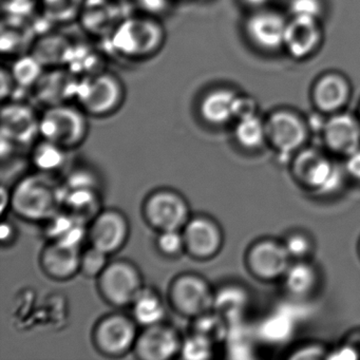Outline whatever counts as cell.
Instances as JSON below:
<instances>
[{
	"label": "cell",
	"instance_id": "obj_35",
	"mask_svg": "<svg viewBox=\"0 0 360 360\" xmlns=\"http://www.w3.org/2000/svg\"><path fill=\"white\" fill-rule=\"evenodd\" d=\"M198 334L210 339V335L214 337L219 336V330H221L220 322L216 317H210V316H203L202 319L199 320L197 324Z\"/></svg>",
	"mask_w": 360,
	"mask_h": 360
},
{
	"label": "cell",
	"instance_id": "obj_9",
	"mask_svg": "<svg viewBox=\"0 0 360 360\" xmlns=\"http://www.w3.org/2000/svg\"><path fill=\"white\" fill-rule=\"evenodd\" d=\"M265 128L266 138L283 155H290L300 148L307 139L304 124L298 117L286 111L274 113Z\"/></svg>",
	"mask_w": 360,
	"mask_h": 360
},
{
	"label": "cell",
	"instance_id": "obj_21",
	"mask_svg": "<svg viewBox=\"0 0 360 360\" xmlns=\"http://www.w3.org/2000/svg\"><path fill=\"white\" fill-rule=\"evenodd\" d=\"M349 87L345 79L337 75H328L316 84L314 102L323 112H334L347 103Z\"/></svg>",
	"mask_w": 360,
	"mask_h": 360
},
{
	"label": "cell",
	"instance_id": "obj_19",
	"mask_svg": "<svg viewBox=\"0 0 360 360\" xmlns=\"http://www.w3.org/2000/svg\"><path fill=\"white\" fill-rule=\"evenodd\" d=\"M81 256L75 246L54 242L41 257L44 269L54 278H68L81 267Z\"/></svg>",
	"mask_w": 360,
	"mask_h": 360
},
{
	"label": "cell",
	"instance_id": "obj_30",
	"mask_svg": "<svg viewBox=\"0 0 360 360\" xmlns=\"http://www.w3.org/2000/svg\"><path fill=\"white\" fill-rule=\"evenodd\" d=\"M290 9L294 18L317 20L321 13V4L319 0H292Z\"/></svg>",
	"mask_w": 360,
	"mask_h": 360
},
{
	"label": "cell",
	"instance_id": "obj_31",
	"mask_svg": "<svg viewBox=\"0 0 360 360\" xmlns=\"http://www.w3.org/2000/svg\"><path fill=\"white\" fill-rule=\"evenodd\" d=\"M158 245L164 254L176 255L185 246L184 238L178 233V231H162L158 240Z\"/></svg>",
	"mask_w": 360,
	"mask_h": 360
},
{
	"label": "cell",
	"instance_id": "obj_29",
	"mask_svg": "<svg viewBox=\"0 0 360 360\" xmlns=\"http://www.w3.org/2000/svg\"><path fill=\"white\" fill-rule=\"evenodd\" d=\"M106 252L94 248L88 250L81 259V267L87 276L101 275L106 267Z\"/></svg>",
	"mask_w": 360,
	"mask_h": 360
},
{
	"label": "cell",
	"instance_id": "obj_5",
	"mask_svg": "<svg viewBox=\"0 0 360 360\" xmlns=\"http://www.w3.org/2000/svg\"><path fill=\"white\" fill-rule=\"evenodd\" d=\"M292 172L301 184L320 193H330L341 183L340 170L315 149L301 151L295 159Z\"/></svg>",
	"mask_w": 360,
	"mask_h": 360
},
{
	"label": "cell",
	"instance_id": "obj_15",
	"mask_svg": "<svg viewBox=\"0 0 360 360\" xmlns=\"http://www.w3.org/2000/svg\"><path fill=\"white\" fill-rule=\"evenodd\" d=\"M185 246L197 258L214 256L222 243L220 229L212 221L206 218H195L185 226Z\"/></svg>",
	"mask_w": 360,
	"mask_h": 360
},
{
	"label": "cell",
	"instance_id": "obj_3",
	"mask_svg": "<svg viewBox=\"0 0 360 360\" xmlns=\"http://www.w3.org/2000/svg\"><path fill=\"white\" fill-rule=\"evenodd\" d=\"M87 113L81 107L63 103L48 106L39 119V134L58 146L72 147L85 139Z\"/></svg>",
	"mask_w": 360,
	"mask_h": 360
},
{
	"label": "cell",
	"instance_id": "obj_24",
	"mask_svg": "<svg viewBox=\"0 0 360 360\" xmlns=\"http://www.w3.org/2000/svg\"><path fill=\"white\" fill-rule=\"evenodd\" d=\"M235 136L238 143L244 148H258L266 139V128L265 124L254 115L238 121Z\"/></svg>",
	"mask_w": 360,
	"mask_h": 360
},
{
	"label": "cell",
	"instance_id": "obj_27",
	"mask_svg": "<svg viewBox=\"0 0 360 360\" xmlns=\"http://www.w3.org/2000/svg\"><path fill=\"white\" fill-rule=\"evenodd\" d=\"M81 0H44L45 11L50 18L69 20L79 10Z\"/></svg>",
	"mask_w": 360,
	"mask_h": 360
},
{
	"label": "cell",
	"instance_id": "obj_36",
	"mask_svg": "<svg viewBox=\"0 0 360 360\" xmlns=\"http://www.w3.org/2000/svg\"><path fill=\"white\" fill-rule=\"evenodd\" d=\"M347 158L345 169L347 174L356 180L360 181V148Z\"/></svg>",
	"mask_w": 360,
	"mask_h": 360
},
{
	"label": "cell",
	"instance_id": "obj_28",
	"mask_svg": "<svg viewBox=\"0 0 360 360\" xmlns=\"http://www.w3.org/2000/svg\"><path fill=\"white\" fill-rule=\"evenodd\" d=\"M212 341L202 335H195L184 343L182 347L183 357L186 359H206L210 357Z\"/></svg>",
	"mask_w": 360,
	"mask_h": 360
},
{
	"label": "cell",
	"instance_id": "obj_6",
	"mask_svg": "<svg viewBox=\"0 0 360 360\" xmlns=\"http://www.w3.org/2000/svg\"><path fill=\"white\" fill-rule=\"evenodd\" d=\"M101 290L109 302L126 305L134 302L141 292L138 271L127 263L115 262L105 267L101 274Z\"/></svg>",
	"mask_w": 360,
	"mask_h": 360
},
{
	"label": "cell",
	"instance_id": "obj_20",
	"mask_svg": "<svg viewBox=\"0 0 360 360\" xmlns=\"http://www.w3.org/2000/svg\"><path fill=\"white\" fill-rule=\"evenodd\" d=\"M237 94L225 88L210 90L199 105V112L206 123L223 125L233 117V104Z\"/></svg>",
	"mask_w": 360,
	"mask_h": 360
},
{
	"label": "cell",
	"instance_id": "obj_8",
	"mask_svg": "<svg viewBox=\"0 0 360 360\" xmlns=\"http://www.w3.org/2000/svg\"><path fill=\"white\" fill-rule=\"evenodd\" d=\"M290 258L284 244L273 240H263L250 248L248 263L256 277L274 280L285 275L290 267Z\"/></svg>",
	"mask_w": 360,
	"mask_h": 360
},
{
	"label": "cell",
	"instance_id": "obj_38",
	"mask_svg": "<svg viewBox=\"0 0 360 360\" xmlns=\"http://www.w3.org/2000/svg\"><path fill=\"white\" fill-rule=\"evenodd\" d=\"M12 233H13V231H12V227L10 226V224L3 223V225H1V239H3V241H7L11 237Z\"/></svg>",
	"mask_w": 360,
	"mask_h": 360
},
{
	"label": "cell",
	"instance_id": "obj_23",
	"mask_svg": "<svg viewBox=\"0 0 360 360\" xmlns=\"http://www.w3.org/2000/svg\"><path fill=\"white\" fill-rule=\"evenodd\" d=\"M132 303L134 317L143 326H155L159 323L163 317V305L160 299L150 290H141Z\"/></svg>",
	"mask_w": 360,
	"mask_h": 360
},
{
	"label": "cell",
	"instance_id": "obj_32",
	"mask_svg": "<svg viewBox=\"0 0 360 360\" xmlns=\"http://www.w3.org/2000/svg\"><path fill=\"white\" fill-rule=\"evenodd\" d=\"M284 246L290 257L302 258V257L307 256L311 250V241L303 233H292V235L288 236Z\"/></svg>",
	"mask_w": 360,
	"mask_h": 360
},
{
	"label": "cell",
	"instance_id": "obj_16",
	"mask_svg": "<svg viewBox=\"0 0 360 360\" xmlns=\"http://www.w3.org/2000/svg\"><path fill=\"white\" fill-rule=\"evenodd\" d=\"M127 223L115 212H103L90 229L92 246L109 254L119 250L127 238Z\"/></svg>",
	"mask_w": 360,
	"mask_h": 360
},
{
	"label": "cell",
	"instance_id": "obj_26",
	"mask_svg": "<svg viewBox=\"0 0 360 360\" xmlns=\"http://www.w3.org/2000/svg\"><path fill=\"white\" fill-rule=\"evenodd\" d=\"M62 148L63 147L45 140V142L35 149L33 155L35 165L43 170H53L60 167L64 161Z\"/></svg>",
	"mask_w": 360,
	"mask_h": 360
},
{
	"label": "cell",
	"instance_id": "obj_39",
	"mask_svg": "<svg viewBox=\"0 0 360 360\" xmlns=\"http://www.w3.org/2000/svg\"><path fill=\"white\" fill-rule=\"evenodd\" d=\"M244 1L250 6H261L267 3L269 0H244Z\"/></svg>",
	"mask_w": 360,
	"mask_h": 360
},
{
	"label": "cell",
	"instance_id": "obj_14",
	"mask_svg": "<svg viewBox=\"0 0 360 360\" xmlns=\"http://www.w3.org/2000/svg\"><path fill=\"white\" fill-rule=\"evenodd\" d=\"M180 349L178 335L165 326H147L136 339V351L139 357L146 360H165L172 358Z\"/></svg>",
	"mask_w": 360,
	"mask_h": 360
},
{
	"label": "cell",
	"instance_id": "obj_11",
	"mask_svg": "<svg viewBox=\"0 0 360 360\" xmlns=\"http://www.w3.org/2000/svg\"><path fill=\"white\" fill-rule=\"evenodd\" d=\"M96 340L104 353L121 355L136 342V328L131 320L123 316H110L98 324Z\"/></svg>",
	"mask_w": 360,
	"mask_h": 360
},
{
	"label": "cell",
	"instance_id": "obj_4",
	"mask_svg": "<svg viewBox=\"0 0 360 360\" xmlns=\"http://www.w3.org/2000/svg\"><path fill=\"white\" fill-rule=\"evenodd\" d=\"M60 199V189L51 181L43 176H31L16 187L12 205L24 218L41 220L54 216Z\"/></svg>",
	"mask_w": 360,
	"mask_h": 360
},
{
	"label": "cell",
	"instance_id": "obj_7",
	"mask_svg": "<svg viewBox=\"0 0 360 360\" xmlns=\"http://www.w3.org/2000/svg\"><path fill=\"white\" fill-rule=\"evenodd\" d=\"M147 220L160 231H178L186 224L188 208L184 200L172 191L153 193L145 206Z\"/></svg>",
	"mask_w": 360,
	"mask_h": 360
},
{
	"label": "cell",
	"instance_id": "obj_18",
	"mask_svg": "<svg viewBox=\"0 0 360 360\" xmlns=\"http://www.w3.org/2000/svg\"><path fill=\"white\" fill-rule=\"evenodd\" d=\"M320 41L317 20L294 18L286 25L284 46L290 56L303 58L311 54Z\"/></svg>",
	"mask_w": 360,
	"mask_h": 360
},
{
	"label": "cell",
	"instance_id": "obj_22",
	"mask_svg": "<svg viewBox=\"0 0 360 360\" xmlns=\"http://www.w3.org/2000/svg\"><path fill=\"white\" fill-rule=\"evenodd\" d=\"M284 276L286 288L296 296L309 294L317 284V271L309 263L299 262L288 267Z\"/></svg>",
	"mask_w": 360,
	"mask_h": 360
},
{
	"label": "cell",
	"instance_id": "obj_37",
	"mask_svg": "<svg viewBox=\"0 0 360 360\" xmlns=\"http://www.w3.org/2000/svg\"><path fill=\"white\" fill-rule=\"evenodd\" d=\"M15 84L10 69H6L5 67H3V69H1V98H3V100L10 96V94L14 90Z\"/></svg>",
	"mask_w": 360,
	"mask_h": 360
},
{
	"label": "cell",
	"instance_id": "obj_12",
	"mask_svg": "<svg viewBox=\"0 0 360 360\" xmlns=\"http://www.w3.org/2000/svg\"><path fill=\"white\" fill-rule=\"evenodd\" d=\"M39 134V119L28 105L9 103L1 111V136L12 142L29 143Z\"/></svg>",
	"mask_w": 360,
	"mask_h": 360
},
{
	"label": "cell",
	"instance_id": "obj_33",
	"mask_svg": "<svg viewBox=\"0 0 360 360\" xmlns=\"http://www.w3.org/2000/svg\"><path fill=\"white\" fill-rule=\"evenodd\" d=\"M214 305L218 307L219 311H235L236 307H239L241 303H243V294L238 290H223L216 299H214Z\"/></svg>",
	"mask_w": 360,
	"mask_h": 360
},
{
	"label": "cell",
	"instance_id": "obj_13",
	"mask_svg": "<svg viewBox=\"0 0 360 360\" xmlns=\"http://www.w3.org/2000/svg\"><path fill=\"white\" fill-rule=\"evenodd\" d=\"M324 142L333 153L349 157L360 148V124L349 115H333L324 124Z\"/></svg>",
	"mask_w": 360,
	"mask_h": 360
},
{
	"label": "cell",
	"instance_id": "obj_25",
	"mask_svg": "<svg viewBox=\"0 0 360 360\" xmlns=\"http://www.w3.org/2000/svg\"><path fill=\"white\" fill-rule=\"evenodd\" d=\"M14 81L24 87L37 85L43 75V65L34 56H22L14 63L11 70Z\"/></svg>",
	"mask_w": 360,
	"mask_h": 360
},
{
	"label": "cell",
	"instance_id": "obj_10",
	"mask_svg": "<svg viewBox=\"0 0 360 360\" xmlns=\"http://www.w3.org/2000/svg\"><path fill=\"white\" fill-rule=\"evenodd\" d=\"M172 302L181 313L200 316L214 304L207 284L197 276H182L172 285Z\"/></svg>",
	"mask_w": 360,
	"mask_h": 360
},
{
	"label": "cell",
	"instance_id": "obj_1",
	"mask_svg": "<svg viewBox=\"0 0 360 360\" xmlns=\"http://www.w3.org/2000/svg\"><path fill=\"white\" fill-rule=\"evenodd\" d=\"M162 22L150 15H136L122 20L111 34V46L128 60H146L157 54L165 43Z\"/></svg>",
	"mask_w": 360,
	"mask_h": 360
},
{
	"label": "cell",
	"instance_id": "obj_34",
	"mask_svg": "<svg viewBox=\"0 0 360 360\" xmlns=\"http://www.w3.org/2000/svg\"><path fill=\"white\" fill-rule=\"evenodd\" d=\"M257 105L252 98L248 96H237L233 104V117L238 120L245 119V117H254L256 115Z\"/></svg>",
	"mask_w": 360,
	"mask_h": 360
},
{
	"label": "cell",
	"instance_id": "obj_40",
	"mask_svg": "<svg viewBox=\"0 0 360 360\" xmlns=\"http://www.w3.org/2000/svg\"><path fill=\"white\" fill-rule=\"evenodd\" d=\"M1 198H3V203H1V212L6 210V203H7V193H6L5 188L1 191Z\"/></svg>",
	"mask_w": 360,
	"mask_h": 360
},
{
	"label": "cell",
	"instance_id": "obj_17",
	"mask_svg": "<svg viewBox=\"0 0 360 360\" xmlns=\"http://www.w3.org/2000/svg\"><path fill=\"white\" fill-rule=\"evenodd\" d=\"M286 25L281 16L271 12L254 14L246 22V32L263 49L275 50L284 45Z\"/></svg>",
	"mask_w": 360,
	"mask_h": 360
},
{
	"label": "cell",
	"instance_id": "obj_41",
	"mask_svg": "<svg viewBox=\"0 0 360 360\" xmlns=\"http://www.w3.org/2000/svg\"><path fill=\"white\" fill-rule=\"evenodd\" d=\"M12 1H22V0H12Z\"/></svg>",
	"mask_w": 360,
	"mask_h": 360
},
{
	"label": "cell",
	"instance_id": "obj_2",
	"mask_svg": "<svg viewBox=\"0 0 360 360\" xmlns=\"http://www.w3.org/2000/svg\"><path fill=\"white\" fill-rule=\"evenodd\" d=\"M123 82L111 72H100L79 82L77 100L87 115L105 117L117 111L125 100Z\"/></svg>",
	"mask_w": 360,
	"mask_h": 360
}]
</instances>
